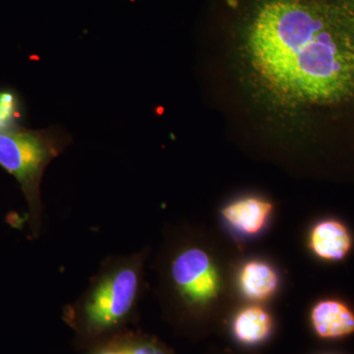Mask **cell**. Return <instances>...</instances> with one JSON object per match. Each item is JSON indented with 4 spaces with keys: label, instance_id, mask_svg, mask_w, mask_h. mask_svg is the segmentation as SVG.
<instances>
[{
    "label": "cell",
    "instance_id": "1",
    "mask_svg": "<svg viewBox=\"0 0 354 354\" xmlns=\"http://www.w3.org/2000/svg\"><path fill=\"white\" fill-rule=\"evenodd\" d=\"M148 255L143 249L102 261L82 295L64 307V322L79 346L92 348L132 322L143 297Z\"/></svg>",
    "mask_w": 354,
    "mask_h": 354
},
{
    "label": "cell",
    "instance_id": "4",
    "mask_svg": "<svg viewBox=\"0 0 354 354\" xmlns=\"http://www.w3.org/2000/svg\"><path fill=\"white\" fill-rule=\"evenodd\" d=\"M310 321L314 333L322 339L337 341L354 334L353 310L339 300L319 301L311 310Z\"/></svg>",
    "mask_w": 354,
    "mask_h": 354
},
{
    "label": "cell",
    "instance_id": "2",
    "mask_svg": "<svg viewBox=\"0 0 354 354\" xmlns=\"http://www.w3.org/2000/svg\"><path fill=\"white\" fill-rule=\"evenodd\" d=\"M71 143V135L62 127L38 131L11 127L0 131V167L20 184L28 204V223L35 239L43 230L41 184L44 171Z\"/></svg>",
    "mask_w": 354,
    "mask_h": 354
},
{
    "label": "cell",
    "instance_id": "10",
    "mask_svg": "<svg viewBox=\"0 0 354 354\" xmlns=\"http://www.w3.org/2000/svg\"><path fill=\"white\" fill-rule=\"evenodd\" d=\"M17 101L12 93L0 92V131L12 127L17 118Z\"/></svg>",
    "mask_w": 354,
    "mask_h": 354
},
{
    "label": "cell",
    "instance_id": "3",
    "mask_svg": "<svg viewBox=\"0 0 354 354\" xmlns=\"http://www.w3.org/2000/svg\"><path fill=\"white\" fill-rule=\"evenodd\" d=\"M164 260V293L179 326L188 330L201 327L220 292V276L211 254L194 242H183Z\"/></svg>",
    "mask_w": 354,
    "mask_h": 354
},
{
    "label": "cell",
    "instance_id": "8",
    "mask_svg": "<svg viewBox=\"0 0 354 354\" xmlns=\"http://www.w3.org/2000/svg\"><path fill=\"white\" fill-rule=\"evenodd\" d=\"M234 339L245 346H258L271 337L274 320L271 314L260 306L245 307L235 315L232 324Z\"/></svg>",
    "mask_w": 354,
    "mask_h": 354
},
{
    "label": "cell",
    "instance_id": "6",
    "mask_svg": "<svg viewBox=\"0 0 354 354\" xmlns=\"http://www.w3.org/2000/svg\"><path fill=\"white\" fill-rule=\"evenodd\" d=\"M90 354H174L153 335L123 330L91 348Z\"/></svg>",
    "mask_w": 354,
    "mask_h": 354
},
{
    "label": "cell",
    "instance_id": "7",
    "mask_svg": "<svg viewBox=\"0 0 354 354\" xmlns=\"http://www.w3.org/2000/svg\"><path fill=\"white\" fill-rule=\"evenodd\" d=\"M272 211V203L258 197H246L227 205L221 214L237 232L254 235L265 227Z\"/></svg>",
    "mask_w": 354,
    "mask_h": 354
},
{
    "label": "cell",
    "instance_id": "5",
    "mask_svg": "<svg viewBox=\"0 0 354 354\" xmlns=\"http://www.w3.org/2000/svg\"><path fill=\"white\" fill-rule=\"evenodd\" d=\"M309 245L317 257L326 261H341L348 256L353 239L341 221L327 220L317 223L310 234Z\"/></svg>",
    "mask_w": 354,
    "mask_h": 354
},
{
    "label": "cell",
    "instance_id": "11",
    "mask_svg": "<svg viewBox=\"0 0 354 354\" xmlns=\"http://www.w3.org/2000/svg\"><path fill=\"white\" fill-rule=\"evenodd\" d=\"M221 354H234V353H221Z\"/></svg>",
    "mask_w": 354,
    "mask_h": 354
},
{
    "label": "cell",
    "instance_id": "9",
    "mask_svg": "<svg viewBox=\"0 0 354 354\" xmlns=\"http://www.w3.org/2000/svg\"><path fill=\"white\" fill-rule=\"evenodd\" d=\"M278 286V274L271 266L262 261H249L239 272L242 293L253 301H263L272 297Z\"/></svg>",
    "mask_w": 354,
    "mask_h": 354
}]
</instances>
